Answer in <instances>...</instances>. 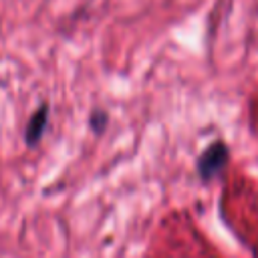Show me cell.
<instances>
[{
  "instance_id": "cell-1",
  "label": "cell",
  "mask_w": 258,
  "mask_h": 258,
  "mask_svg": "<svg viewBox=\"0 0 258 258\" xmlns=\"http://www.w3.org/2000/svg\"><path fill=\"white\" fill-rule=\"evenodd\" d=\"M228 159H230V147H228V143L222 141V139L212 141L200 153V157L196 161V171H198L200 179L208 181V179H214L216 175H220L224 171Z\"/></svg>"
},
{
  "instance_id": "cell-2",
  "label": "cell",
  "mask_w": 258,
  "mask_h": 258,
  "mask_svg": "<svg viewBox=\"0 0 258 258\" xmlns=\"http://www.w3.org/2000/svg\"><path fill=\"white\" fill-rule=\"evenodd\" d=\"M46 125H48V105L42 103V105L30 115V119H28V123H26V129H24V139H26V143H28L30 147L36 145V143L42 139Z\"/></svg>"
},
{
  "instance_id": "cell-3",
  "label": "cell",
  "mask_w": 258,
  "mask_h": 258,
  "mask_svg": "<svg viewBox=\"0 0 258 258\" xmlns=\"http://www.w3.org/2000/svg\"><path fill=\"white\" fill-rule=\"evenodd\" d=\"M89 125H91V129L95 133H103L105 127L109 125V115L105 111H93V115L89 119Z\"/></svg>"
}]
</instances>
